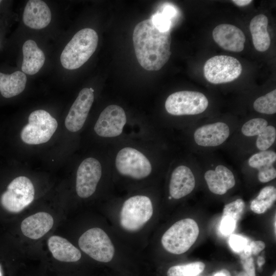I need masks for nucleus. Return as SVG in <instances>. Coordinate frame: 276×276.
Returning <instances> with one entry per match:
<instances>
[{"label":"nucleus","mask_w":276,"mask_h":276,"mask_svg":"<svg viewBox=\"0 0 276 276\" xmlns=\"http://www.w3.org/2000/svg\"><path fill=\"white\" fill-rule=\"evenodd\" d=\"M132 39L137 60L146 70L158 71L169 60L171 54L170 30H159L151 18L135 26Z\"/></svg>","instance_id":"obj_1"},{"label":"nucleus","mask_w":276,"mask_h":276,"mask_svg":"<svg viewBox=\"0 0 276 276\" xmlns=\"http://www.w3.org/2000/svg\"><path fill=\"white\" fill-rule=\"evenodd\" d=\"M98 42V35L94 30L86 28L77 32L61 54L62 66L70 70L80 67L94 54Z\"/></svg>","instance_id":"obj_2"},{"label":"nucleus","mask_w":276,"mask_h":276,"mask_svg":"<svg viewBox=\"0 0 276 276\" xmlns=\"http://www.w3.org/2000/svg\"><path fill=\"white\" fill-rule=\"evenodd\" d=\"M199 228L196 222L191 218L179 220L163 235L161 242L168 252L180 255L186 252L196 241Z\"/></svg>","instance_id":"obj_3"},{"label":"nucleus","mask_w":276,"mask_h":276,"mask_svg":"<svg viewBox=\"0 0 276 276\" xmlns=\"http://www.w3.org/2000/svg\"><path fill=\"white\" fill-rule=\"evenodd\" d=\"M58 127V123L48 111L38 109L32 112L28 123L22 129V141L30 145H38L49 141Z\"/></svg>","instance_id":"obj_4"},{"label":"nucleus","mask_w":276,"mask_h":276,"mask_svg":"<svg viewBox=\"0 0 276 276\" xmlns=\"http://www.w3.org/2000/svg\"><path fill=\"white\" fill-rule=\"evenodd\" d=\"M153 206L150 199L144 195L130 197L123 203L120 213L121 226L127 231L140 229L151 218Z\"/></svg>","instance_id":"obj_5"},{"label":"nucleus","mask_w":276,"mask_h":276,"mask_svg":"<svg viewBox=\"0 0 276 276\" xmlns=\"http://www.w3.org/2000/svg\"><path fill=\"white\" fill-rule=\"evenodd\" d=\"M35 190L29 178L20 176L14 178L1 197V203L7 211L17 213L29 205L34 199Z\"/></svg>","instance_id":"obj_6"},{"label":"nucleus","mask_w":276,"mask_h":276,"mask_svg":"<svg viewBox=\"0 0 276 276\" xmlns=\"http://www.w3.org/2000/svg\"><path fill=\"white\" fill-rule=\"evenodd\" d=\"M209 105L206 96L198 91L183 90L175 92L167 98L165 108L173 116L195 115L204 111Z\"/></svg>","instance_id":"obj_7"},{"label":"nucleus","mask_w":276,"mask_h":276,"mask_svg":"<svg viewBox=\"0 0 276 276\" xmlns=\"http://www.w3.org/2000/svg\"><path fill=\"white\" fill-rule=\"evenodd\" d=\"M80 249L94 260L103 263L110 261L114 254L113 245L107 234L101 228H91L79 238Z\"/></svg>","instance_id":"obj_8"},{"label":"nucleus","mask_w":276,"mask_h":276,"mask_svg":"<svg viewBox=\"0 0 276 276\" xmlns=\"http://www.w3.org/2000/svg\"><path fill=\"white\" fill-rule=\"evenodd\" d=\"M242 71L239 60L227 55L213 56L205 62L203 67L204 77L214 84L232 82L240 76Z\"/></svg>","instance_id":"obj_9"},{"label":"nucleus","mask_w":276,"mask_h":276,"mask_svg":"<svg viewBox=\"0 0 276 276\" xmlns=\"http://www.w3.org/2000/svg\"><path fill=\"white\" fill-rule=\"evenodd\" d=\"M115 162L119 173L134 179L144 178L151 173L152 166L149 159L140 151L131 147L120 150Z\"/></svg>","instance_id":"obj_10"},{"label":"nucleus","mask_w":276,"mask_h":276,"mask_svg":"<svg viewBox=\"0 0 276 276\" xmlns=\"http://www.w3.org/2000/svg\"><path fill=\"white\" fill-rule=\"evenodd\" d=\"M102 175V167L97 159L88 157L79 165L76 175V190L83 198L91 196L96 190Z\"/></svg>","instance_id":"obj_11"},{"label":"nucleus","mask_w":276,"mask_h":276,"mask_svg":"<svg viewBox=\"0 0 276 276\" xmlns=\"http://www.w3.org/2000/svg\"><path fill=\"white\" fill-rule=\"evenodd\" d=\"M126 123V116L124 109L117 105H110L100 113L94 130L101 137H116L122 133Z\"/></svg>","instance_id":"obj_12"},{"label":"nucleus","mask_w":276,"mask_h":276,"mask_svg":"<svg viewBox=\"0 0 276 276\" xmlns=\"http://www.w3.org/2000/svg\"><path fill=\"white\" fill-rule=\"evenodd\" d=\"M94 91L90 87L79 92L65 120V126L70 131L77 132L84 125L94 102Z\"/></svg>","instance_id":"obj_13"},{"label":"nucleus","mask_w":276,"mask_h":276,"mask_svg":"<svg viewBox=\"0 0 276 276\" xmlns=\"http://www.w3.org/2000/svg\"><path fill=\"white\" fill-rule=\"evenodd\" d=\"M212 36L215 42L224 50L240 52L244 49L245 35L235 26L227 24L218 25L213 30Z\"/></svg>","instance_id":"obj_14"},{"label":"nucleus","mask_w":276,"mask_h":276,"mask_svg":"<svg viewBox=\"0 0 276 276\" xmlns=\"http://www.w3.org/2000/svg\"><path fill=\"white\" fill-rule=\"evenodd\" d=\"M230 133L228 125L224 122H217L204 125L194 132L195 143L202 147H215L223 144Z\"/></svg>","instance_id":"obj_15"},{"label":"nucleus","mask_w":276,"mask_h":276,"mask_svg":"<svg viewBox=\"0 0 276 276\" xmlns=\"http://www.w3.org/2000/svg\"><path fill=\"white\" fill-rule=\"evenodd\" d=\"M51 18L50 9L44 2L28 1L22 15V20L26 26L33 29H41L49 25Z\"/></svg>","instance_id":"obj_16"},{"label":"nucleus","mask_w":276,"mask_h":276,"mask_svg":"<svg viewBox=\"0 0 276 276\" xmlns=\"http://www.w3.org/2000/svg\"><path fill=\"white\" fill-rule=\"evenodd\" d=\"M195 184L194 175L190 168L179 166L173 170L171 176L170 195L176 199L181 198L192 192Z\"/></svg>","instance_id":"obj_17"},{"label":"nucleus","mask_w":276,"mask_h":276,"mask_svg":"<svg viewBox=\"0 0 276 276\" xmlns=\"http://www.w3.org/2000/svg\"><path fill=\"white\" fill-rule=\"evenodd\" d=\"M54 219L49 213L38 212L25 218L21 223L22 234L31 239H38L53 227Z\"/></svg>","instance_id":"obj_18"},{"label":"nucleus","mask_w":276,"mask_h":276,"mask_svg":"<svg viewBox=\"0 0 276 276\" xmlns=\"http://www.w3.org/2000/svg\"><path fill=\"white\" fill-rule=\"evenodd\" d=\"M275 160L276 153L274 151H261L249 158L248 164L250 167L258 170L259 180L265 183L276 177V170L273 165Z\"/></svg>","instance_id":"obj_19"},{"label":"nucleus","mask_w":276,"mask_h":276,"mask_svg":"<svg viewBox=\"0 0 276 276\" xmlns=\"http://www.w3.org/2000/svg\"><path fill=\"white\" fill-rule=\"evenodd\" d=\"M48 246L53 257L65 262H75L81 257L80 250L66 239L58 236H51Z\"/></svg>","instance_id":"obj_20"},{"label":"nucleus","mask_w":276,"mask_h":276,"mask_svg":"<svg viewBox=\"0 0 276 276\" xmlns=\"http://www.w3.org/2000/svg\"><path fill=\"white\" fill-rule=\"evenodd\" d=\"M23 60L21 70L24 73L30 75L36 74L45 62V57L43 51L36 42L27 40L22 45Z\"/></svg>","instance_id":"obj_21"},{"label":"nucleus","mask_w":276,"mask_h":276,"mask_svg":"<svg viewBox=\"0 0 276 276\" xmlns=\"http://www.w3.org/2000/svg\"><path fill=\"white\" fill-rule=\"evenodd\" d=\"M268 18L264 14H259L251 20L249 30L252 43L255 49L259 52L267 51L270 45V38L267 28Z\"/></svg>","instance_id":"obj_22"},{"label":"nucleus","mask_w":276,"mask_h":276,"mask_svg":"<svg viewBox=\"0 0 276 276\" xmlns=\"http://www.w3.org/2000/svg\"><path fill=\"white\" fill-rule=\"evenodd\" d=\"M27 76L21 71L11 74L0 72V93L3 97L10 98L22 93L25 88Z\"/></svg>","instance_id":"obj_23"},{"label":"nucleus","mask_w":276,"mask_h":276,"mask_svg":"<svg viewBox=\"0 0 276 276\" xmlns=\"http://www.w3.org/2000/svg\"><path fill=\"white\" fill-rule=\"evenodd\" d=\"M275 199V188L273 186L265 187L251 202L250 209L258 214L264 213L271 208Z\"/></svg>","instance_id":"obj_24"},{"label":"nucleus","mask_w":276,"mask_h":276,"mask_svg":"<svg viewBox=\"0 0 276 276\" xmlns=\"http://www.w3.org/2000/svg\"><path fill=\"white\" fill-rule=\"evenodd\" d=\"M205 264L201 262H195L171 267L168 270L167 276H196L202 272Z\"/></svg>","instance_id":"obj_25"},{"label":"nucleus","mask_w":276,"mask_h":276,"mask_svg":"<svg viewBox=\"0 0 276 276\" xmlns=\"http://www.w3.org/2000/svg\"><path fill=\"white\" fill-rule=\"evenodd\" d=\"M254 109L260 113L272 114L276 112V89L257 98L253 104Z\"/></svg>","instance_id":"obj_26"},{"label":"nucleus","mask_w":276,"mask_h":276,"mask_svg":"<svg viewBox=\"0 0 276 276\" xmlns=\"http://www.w3.org/2000/svg\"><path fill=\"white\" fill-rule=\"evenodd\" d=\"M204 177L209 190L213 193L223 195L228 190L223 179L215 170H208Z\"/></svg>","instance_id":"obj_27"},{"label":"nucleus","mask_w":276,"mask_h":276,"mask_svg":"<svg viewBox=\"0 0 276 276\" xmlns=\"http://www.w3.org/2000/svg\"><path fill=\"white\" fill-rule=\"evenodd\" d=\"M257 136L256 142L257 148L260 151L267 150L275 142V128L272 125H267Z\"/></svg>","instance_id":"obj_28"},{"label":"nucleus","mask_w":276,"mask_h":276,"mask_svg":"<svg viewBox=\"0 0 276 276\" xmlns=\"http://www.w3.org/2000/svg\"><path fill=\"white\" fill-rule=\"evenodd\" d=\"M268 125L267 121L263 118H257L245 122L241 128V132L246 136L259 135Z\"/></svg>","instance_id":"obj_29"},{"label":"nucleus","mask_w":276,"mask_h":276,"mask_svg":"<svg viewBox=\"0 0 276 276\" xmlns=\"http://www.w3.org/2000/svg\"><path fill=\"white\" fill-rule=\"evenodd\" d=\"M245 208V203L241 199L226 204L223 209L222 216L232 218L237 222L240 219Z\"/></svg>","instance_id":"obj_30"},{"label":"nucleus","mask_w":276,"mask_h":276,"mask_svg":"<svg viewBox=\"0 0 276 276\" xmlns=\"http://www.w3.org/2000/svg\"><path fill=\"white\" fill-rule=\"evenodd\" d=\"M265 247V244L262 241H254L248 244L244 250L240 253L241 259L251 257V255H256Z\"/></svg>","instance_id":"obj_31"},{"label":"nucleus","mask_w":276,"mask_h":276,"mask_svg":"<svg viewBox=\"0 0 276 276\" xmlns=\"http://www.w3.org/2000/svg\"><path fill=\"white\" fill-rule=\"evenodd\" d=\"M215 171L223 179L228 190L233 188L235 185V179L233 172L226 167L219 165L216 167Z\"/></svg>","instance_id":"obj_32"},{"label":"nucleus","mask_w":276,"mask_h":276,"mask_svg":"<svg viewBox=\"0 0 276 276\" xmlns=\"http://www.w3.org/2000/svg\"><path fill=\"white\" fill-rule=\"evenodd\" d=\"M247 239L241 236L231 234L229 238V244L231 248L235 252L241 253L245 248L247 244Z\"/></svg>","instance_id":"obj_33"},{"label":"nucleus","mask_w":276,"mask_h":276,"mask_svg":"<svg viewBox=\"0 0 276 276\" xmlns=\"http://www.w3.org/2000/svg\"><path fill=\"white\" fill-rule=\"evenodd\" d=\"M151 19L155 27L162 31L170 30L171 20L162 13L153 14Z\"/></svg>","instance_id":"obj_34"},{"label":"nucleus","mask_w":276,"mask_h":276,"mask_svg":"<svg viewBox=\"0 0 276 276\" xmlns=\"http://www.w3.org/2000/svg\"><path fill=\"white\" fill-rule=\"evenodd\" d=\"M237 222L232 218L222 216L220 226L222 234L225 236L231 235L236 227Z\"/></svg>","instance_id":"obj_35"},{"label":"nucleus","mask_w":276,"mask_h":276,"mask_svg":"<svg viewBox=\"0 0 276 276\" xmlns=\"http://www.w3.org/2000/svg\"><path fill=\"white\" fill-rule=\"evenodd\" d=\"M241 264L248 276H256L254 260L251 257L241 259Z\"/></svg>","instance_id":"obj_36"},{"label":"nucleus","mask_w":276,"mask_h":276,"mask_svg":"<svg viewBox=\"0 0 276 276\" xmlns=\"http://www.w3.org/2000/svg\"><path fill=\"white\" fill-rule=\"evenodd\" d=\"M162 13L167 17L171 19V17L175 16L176 11L173 7L170 6H167L164 8Z\"/></svg>","instance_id":"obj_37"},{"label":"nucleus","mask_w":276,"mask_h":276,"mask_svg":"<svg viewBox=\"0 0 276 276\" xmlns=\"http://www.w3.org/2000/svg\"><path fill=\"white\" fill-rule=\"evenodd\" d=\"M232 2L239 7H243L250 4L251 0H233Z\"/></svg>","instance_id":"obj_38"},{"label":"nucleus","mask_w":276,"mask_h":276,"mask_svg":"<svg viewBox=\"0 0 276 276\" xmlns=\"http://www.w3.org/2000/svg\"><path fill=\"white\" fill-rule=\"evenodd\" d=\"M214 276H231V274L226 269H222L217 272Z\"/></svg>","instance_id":"obj_39"},{"label":"nucleus","mask_w":276,"mask_h":276,"mask_svg":"<svg viewBox=\"0 0 276 276\" xmlns=\"http://www.w3.org/2000/svg\"><path fill=\"white\" fill-rule=\"evenodd\" d=\"M265 263V259L262 257H259L257 261V263L259 266H262Z\"/></svg>","instance_id":"obj_40"},{"label":"nucleus","mask_w":276,"mask_h":276,"mask_svg":"<svg viewBox=\"0 0 276 276\" xmlns=\"http://www.w3.org/2000/svg\"><path fill=\"white\" fill-rule=\"evenodd\" d=\"M236 276H248L244 271H241L238 273Z\"/></svg>","instance_id":"obj_41"},{"label":"nucleus","mask_w":276,"mask_h":276,"mask_svg":"<svg viewBox=\"0 0 276 276\" xmlns=\"http://www.w3.org/2000/svg\"><path fill=\"white\" fill-rule=\"evenodd\" d=\"M0 276H3V273L2 269L1 266L0 265Z\"/></svg>","instance_id":"obj_42"},{"label":"nucleus","mask_w":276,"mask_h":276,"mask_svg":"<svg viewBox=\"0 0 276 276\" xmlns=\"http://www.w3.org/2000/svg\"><path fill=\"white\" fill-rule=\"evenodd\" d=\"M272 276H276V272L274 271V273L272 274Z\"/></svg>","instance_id":"obj_43"},{"label":"nucleus","mask_w":276,"mask_h":276,"mask_svg":"<svg viewBox=\"0 0 276 276\" xmlns=\"http://www.w3.org/2000/svg\"><path fill=\"white\" fill-rule=\"evenodd\" d=\"M1 2H2V1L0 0V4H1Z\"/></svg>","instance_id":"obj_44"}]
</instances>
